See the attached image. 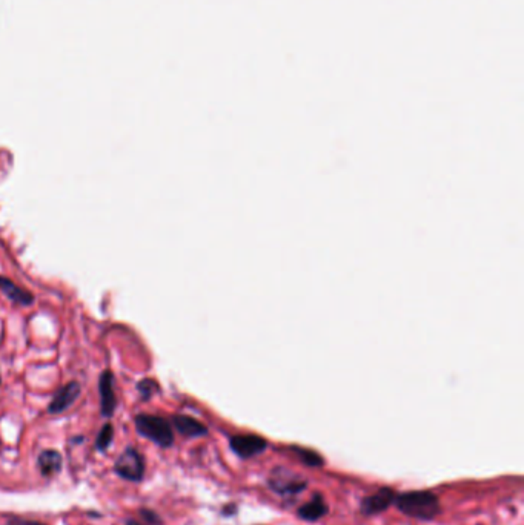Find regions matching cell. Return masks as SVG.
<instances>
[{
  "instance_id": "6da1fadb",
  "label": "cell",
  "mask_w": 524,
  "mask_h": 525,
  "mask_svg": "<svg viewBox=\"0 0 524 525\" xmlns=\"http://www.w3.org/2000/svg\"><path fill=\"white\" fill-rule=\"evenodd\" d=\"M401 513L417 519L431 521L440 513V501L432 492H407L398 494L394 501Z\"/></svg>"
},
{
  "instance_id": "7a4b0ae2",
  "label": "cell",
  "mask_w": 524,
  "mask_h": 525,
  "mask_svg": "<svg viewBox=\"0 0 524 525\" xmlns=\"http://www.w3.org/2000/svg\"><path fill=\"white\" fill-rule=\"evenodd\" d=\"M135 430L142 436L153 441L154 444L168 448L174 444V433L171 424L162 416L156 415H137L135 416Z\"/></svg>"
},
{
  "instance_id": "3957f363",
  "label": "cell",
  "mask_w": 524,
  "mask_h": 525,
  "mask_svg": "<svg viewBox=\"0 0 524 525\" xmlns=\"http://www.w3.org/2000/svg\"><path fill=\"white\" fill-rule=\"evenodd\" d=\"M114 470L120 478L137 482L142 481L143 475H145V459L137 448L128 447L117 458Z\"/></svg>"
},
{
  "instance_id": "277c9868",
  "label": "cell",
  "mask_w": 524,
  "mask_h": 525,
  "mask_svg": "<svg viewBox=\"0 0 524 525\" xmlns=\"http://www.w3.org/2000/svg\"><path fill=\"white\" fill-rule=\"evenodd\" d=\"M268 443L262 436L257 435H237L231 438L232 452L243 459L253 458L267 450Z\"/></svg>"
},
{
  "instance_id": "5b68a950",
  "label": "cell",
  "mask_w": 524,
  "mask_h": 525,
  "mask_svg": "<svg viewBox=\"0 0 524 525\" xmlns=\"http://www.w3.org/2000/svg\"><path fill=\"white\" fill-rule=\"evenodd\" d=\"M98 392H100V412L105 418H110L116 412L117 398L114 392V375L112 372L105 370L98 379Z\"/></svg>"
},
{
  "instance_id": "8992f818",
  "label": "cell",
  "mask_w": 524,
  "mask_h": 525,
  "mask_svg": "<svg viewBox=\"0 0 524 525\" xmlns=\"http://www.w3.org/2000/svg\"><path fill=\"white\" fill-rule=\"evenodd\" d=\"M396 498V492L389 489V487H383V489H380L375 494H372V496H368L361 501V513L366 516L382 513L386 508H389V505L394 504Z\"/></svg>"
},
{
  "instance_id": "52a82bcc",
  "label": "cell",
  "mask_w": 524,
  "mask_h": 525,
  "mask_svg": "<svg viewBox=\"0 0 524 525\" xmlns=\"http://www.w3.org/2000/svg\"><path fill=\"white\" fill-rule=\"evenodd\" d=\"M80 390H82L80 389V384L77 381L68 383L65 387H62V389H60L56 393L54 400H52L50 402L48 412L52 413V415H57V413L65 412V410L70 409L74 404V402H75V400L79 398Z\"/></svg>"
},
{
  "instance_id": "ba28073f",
  "label": "cell",
  "mask_w": 524,
  "mask_h": 525,
  "mask_svg": "<svg viewBox=\"0 0 524 525\" xmlns=\"http://www.w3.org/2000/svg\"><path fill=\"white\" fill-rule=\"evenodd\" d=\"M0 292L8 296L13 303L20 304V306H31L34 303V295L31 292L19 287L10 278H5L2 275H0Z\"/></svg>"
},
{
  "instance_id": "9c48e42d",
  "label": "cell",
  "mask_w": 524,
  "mask_h": 525,
  "mask_svg": "<svg viewBox=\"0 0 524 525\" xmlns=\"http://www.w3.org/2000/svg\"><path fill=\"white\" fill-rule=\"evenodd\" d=\"M172 423H174V427L177 429V432L188 438H199V436H204L208 433V429L204 427L200 421L194 420V418L191 416L177 415V416H174Z\"/></svg>"
},
{
  "instance_id": "30bf717a",
  "label": "cell",
  "mask_w": 524,
  "mask_h": 525,
  "mask_svg": "<svg viewBox=\"0 0 524 525\" xmlns=\"http://www.w3.org/2000/svg\"><path fill=\"white\" fill-rule=\"evenodd\" d=\"M328 513V505L324 504L322 494L315 493L308 504L299 508V516L305 521H317Z\"/></svg>"
},
{
  "instance_id": "8fae6325",
  "label": "cell",
  "mask_w": 524,
  "mask_h": 525,
  "mask_svg": "<svg viewBox=\"0 0 524 525\" xmlns=\"http://www.w3.org/2000/svg\"><path fill=\"white\" fill-rule=\"evenodd\" d=\"M37 466L43 476H54L62 469V456L56 450H43L37 459Z\"/></svg>"
},
{
  "instance_id": "7c38bea8",
  "label": "cell",
  "mask_w": 524,
  "mask_h": 525,
  "mask_svg": "<svg viewBox=\"0 0 524 525\" xmlns=\"http://www.w3.org/2000/svg\"><path fill=\"white\" fill-rule=\"evenodd\" d=\"M292 450L295 452V455L299 456V458L306 464V466L309 467H322L323 466V458L318 453L313 452V450H306V448H300V447H292Z\"/></svg>"
},
{
  "instance_id": "4fadbf2b",
  "label": "cell",
  "mask_w": 524,
  "mask_h": 525,
  "mask_svg": "<svg viewBox=\"0 0 524 525\" xmlns=\"http://www.w3.org/2000/svg\"><path fill=\"white\" fill-rule=\"evenodd\" d=\"M112 436H114V427L111 424H105L96 438L97 450H100V452L108 450V447L112 443Z\"/></svg>"
},
{
  "instance_id": "5bb4252c",
  "label": "cell",
  "mask_w": 524,
  "mask_h": 525,
  "mask_svg": "<svg viewBox=\"0 0 524 525\" xmlns=\"http://www.w3.org/2000/svg\"><path fill=\"white\" fill-rule=\"evenodd\" d=\"M137 389L143 400H149L154 393L158 392V386L156 381H153V379H143V381L137 384Z\"/></svg>"
},
{
  "instance_id": "9a60e30c",
  "label": "cell",
  "mask_w": 524,
  "mask_h": 525,
  "mask_svg": "<svg viewBox=\"0 0 524 525\" xmlns=\"http://www.w3.org/2000/svg\"><path fill=\"white\" fill-rule=\"evenodd\" d=\"M140 516L145 519L149 525H160L162 521L160 517H158L154 512H151V510H147V508H142L140 510Z\"/></svg>"
},
{
  "instance_id": "2e32d148",
  "label": "cell",
  "mask_w": 524,
  "mask_h": 525,
  "mask_svg": "<svg viewBox=\"0 0 524 525\" xmlns=\"http://www.w3.org/2000/svg\"><path fill=\"white\" fill-rule=\"evenodd\" d=\"M10 525H45V524H40V522H34V521H11Z\"/></svg>"
},
{
  "instance_id": "e0dca14e",
  "label": "cell",
  "mask_w": 524,
  "mask_h": 525,
  "mask_svg": "<svg viewBox=\"0 0 524 525\" xmlns=\"http://www.w3.org/2000/svg\"><path fill=\"white\" fill-rule=\"evenodd\" d=\"M126 525H142V524H139L135 519H128V521H126Z\"/></svg>"
},
{
  "instance_id": "ac0fdd59",
  "label": "cell",
  "mask_w": 524,
  "mask_h": 525,
  "mask_svg": "<svg viewBox=\"0 0 524 525\" xmlns=\"http://www.w3.org/2000/svg\"><path fill=\"white\" fill-rule=\"evenodd\" d=\"M0 383H2V376H0Z\"/></svg>"
}]
</instances>
